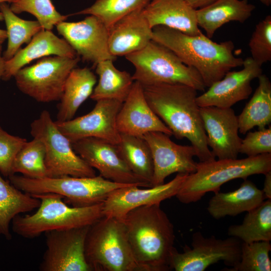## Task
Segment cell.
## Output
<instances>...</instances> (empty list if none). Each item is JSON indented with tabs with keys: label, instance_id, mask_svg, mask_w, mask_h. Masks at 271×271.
I'll use <instances>...</instances> for the list:
<instances>
[{
	"label": "cell",
	"instance_id": "1",
	"mask_svg": "<svg viewBox=\"0 0 271 271\" xmlns=\"http://www.w3.org/2000/svg\"><path fill=\"white\" fill-rule=\"evenodd\" d=\"M142 86L150 106L176 138L189 140L200 162L215 159L207 145L200 107L196 101L197 90L180 83Z\"/></svg>",
	"mask_w": 271,
	"mask_h": 271
},
{
	"label": "cell",
	"instance_id": "2",
	"mask_svg": "<svg viewBox=\"0 0 271 271\" xmlns=\"http://www.w3.org/2000/svg\"><path fill=\"white\" fill-rule=\"evenodd\" d=\"M141 271H167L174 247V226L160 204L129 211L121 220Z\"/></svg>",
	"mask_w": 271,
	"mask_h": 271
},
{
	"label": "cell",
	"instance_id": "3",
	"mask_svg": "<svg viewBox=\"0 0 271 271\" xmlns=\"http://www.w3.org/2000/svg\"><path fill=\"white\" fill-rule=\"evenodd\" d=\"M152 40L169 49L185 65L195 68L206 87L243 64V59L234 55L231 41L218 43L203 33L189 35L163 26L153 28Z\"/></svg>",
	"mask_w": 271,
	"mask_h": 271
},
{
	"label": "cell",
	"instance_id": "4",
	"mask_svg": "<svg viewBox=\"0 0 271 271\" xmlns=\"http://www.w3.org/2000/svg\"><path fill=\"white\" fill-rule=\"evenodd\" d=\"M40 200L33 214L17 215L12 220V230L27 238L43 233L90 226L104 216L103 202L91 206H70L55 193L32 195Z\"/></svg>",
	"mask_w": 271,
	"mask_h": 271
},
{
	"label": "cell",
	"instance_id": "5",
	"mask_svg": "<svg viewBox=\"0 0 271 271\" xmlns=\"http://www.w3.org/2000/svg\"><path fill=\"white\" fill-rule=\"evenodd\" d=\"M271 171V154L246 158L214 159L197 163L195 172L188 174L175 196L184 204L196 202L209 192L216 193L225 183L235 179Z\"/></svg>",
	"mask_w": 271,
	"mask_h": 271
},
{
	"label": "cell",
	"instance_id": "6",
	"mask_svg": "<svg viewBox=\"0 0 271 271\" xmlns=\"http://www.w3.org/2000/svg\"><path fill=\"white\" fill-rule=\"evenodd\" d=\"M10 182L17 189L31 195L55 193L75 207L91 206L104 202L114 190L137 185L114 182L101 176L93 177H45L32 179L13 174Z\"/></svg>",
	"mask_w": 271,
	"mask_h": 271
},
{
	"label": "cell",
	"instance_id": "7",
	"mask_svg": "<svg viewBox=\"0 0 271 271\" xmlns=\"http://www.w3.org/2000/svg\"><path fill=\"white\" fill-rule=\"evenodd\" d=\"M85 254L93 271H141L124 223L115 218L103 216L90 226Z\"/></svg>",
	"mask_w": 271,
	"mask_h": 271
},
{
	"label": "cell",
	"instance_id": "8",
	"mask_svg": "<svg viewBox=\"0 0 271 271\" xmlns=\"http://www.w3.org/2000/svg\"><path fill=\"white\" fill-rule=\"evenodd\" d=\"M125 57L134 67L133 80L142 85L180 83L201 91L206 87L195 68L184 64L171 50L153 40Z\"/></svg>",
	"mask_w": 271,
	"mask_h": 271
},
{
	"label": "cell",
	"instance_id": "9",
	"mask_svg": "<svg viewBox=\"0 0 271 271\" xmlns=\"http://www.w3.org/2000/svg\"><path fill=\"white\" fill-rule=\"evenodd\" d=\"M30 127L33 138L44 145L48 177L96 176L94 169L75 153L71 142L58 129L48 111H42Z\"/></svg>",
	"mask_w": 271,
	"mask_h": 271
},
{
	"label": "cell",
	"instance_id": "10",
	"mask_svg": "<svg viewBox=\"0 0 271 271\" xmlns=\"http://www.w3.org/2000/svg\"><path fill=\"white\" fill-rule=\"evenodd\" d=\"M79 61L77 56L42 58L17 72L14 76L17 86L22 92L38 102L60 100L67 78Z\"/></svg>",
	"mask_w": 271,
	"mask_h": 271
},
{
	"label": "cell",
	"instance_id": "11",
	"mask_svg": "<svg viewBox=\"0 0 271 271\" xmlns=\"http://www.w3.org/2000/svg\"><path fill=\"white\" fill-rule=\"evenodd\" d=\"M242 242L234 237L217 238L205 237L199 231L192 234L191 246L185 245L182 252L175 248L172 254L170 267L176 271H204L208 267L223 261L234 266L239 261Z\"/></svg>",
	"mask_w": 271,
	"mask_h": 271
},
{
	"label": "cell",
	"instance_id": "12",
	"mask_svg": "<svg viewBox=\"0 0 271 271\" xmlns=\"http://www.w3.org/2000/svg\"><path fill=\"white\" fill-rule=\"evenodd\" d=\"M90 226L46 232L47 248L39 269L93 271L85 254V240Z\"/></svg>",
	"mask_w": 271,
	"mask_h": 271
},
{
	"label": "cell",
	"instance_id": "13",
	"mask_svg": "<svg viewBox=\"0 0 271 271\" xmlns=\"http://www.w3.org/2000/svg\"><path fill=\"white\" fill-rule=\"evenodd\" d=\"M96 101L94 108L86 114L65 121H55L58 129L71 143L87 138L102 139L114 145L119 142L116 118L123 102L112 99Z\"/></svg>",
	"mask_w": 271,
	"mask_h": 271
},
{
	"label": "cell",
	"instance_id": "14",
	"mask_svg": "<svg viewBox=\"0 0 271 271\" xmlns=\"http://www.w3.org/2000/svg\"><path fill=\"white\" fill-rule=\"evenodd\" d=\"M56 26L58 33L84 61L96 65L102 61L116 59L108 48L109 29L96 16L89 15L76 22L64 21Z\"/></svg>",
	"mask_w": 271,
	"mask_h": 271
},
{
	"label": "cell",
	"instance_id": "15",
	"mask_svg": "<svg viewBox=\"0 0 271 271\" xmlns=\"http://www.w3.org/2000/svg\"><path fill=\"white\" fill-rule=\"evenodd\" d=\"M72 146L75 153L103 178L118 183L151 187L131 172L116 145L98 138H87L72 143Z\"/></svg>",
	"mask_w": 271,
	"mask_h": 271
},
{
	"label": "cell",
	"instance_id": "16",
	"mask_svg": "<svg viewBox=\"0 0 271 271\" xmlns=\"http://www.w3.org/2000/svg\"><path fill=\"white\" fill-rule=\"evenodd\" d=\"M169 135L159 131L146 133L142 137L150 149L154 173L151 187L164 183L167 177L174 173L190 174L195 172L196 156L192 146H183L172 141Z\"/></svg>",
	"mask_w": 271,
	"mask_h": 271
},
{
	"label": "cell",
	"instance_id": "17",
	"mask_svg": "<svg viewBox=\"0 0 271 271\" xmlns=\"http://www.w3.org/2000/svg\"><path fill=\"white\" fill-rule=\"evenodd\" d=\"M188 175L178 173L169 182L147 189L131 185L116 189L103 202L104 216L122 220L129 211L136 208L160 204L176 195Z\"/></svg>",
	"mask_w": 271,
	"mask_h": 271
},
{
	"label": "cell",
	"instance_id": "18",
	"mask_svg": "<svg viewBox=\"0 0 271 271\" xmlns=\"http://www.w3.org/2000/svg\"><path fill=\"white\" fill-rule=\"evenodd\" d=\"M207 143L218 159H237L242 139L238 117L231 108L200 107Z\"/></svg>",
	"mask_w": 271,
	"mask_h": 271
},
{
	"label": "cell",
	"instance_id": "19",
	"mask_svg": "<svg viewBox=\"0 0 271 271\" xmlns=\"http://www.w3.org/2000/svg\"><path fill=\"white\" fill-rule=\"evenodd\" d=\"M242 66L240 70L228 71L208 90L197 96L196 101L199 107L230 108L248 98L252 91L251 81L258 78L262 70L251 57L243 60Z\"/></svg>",
	"mask_w": 271,
	"mask_h": 271
},
{
	"label": "cell",
	"instance_id": "20",
	"mask_svg": "<svg viewBox=\"0 0 271 271\" xmlns=\"http://www.w3.org/2000/svg\"><path fill=\"white\" fill-rule=\"evenodd\" d=\"M116 126L120 134L137 137L154 131L173 135L150 106L142 84L136 81L117 114Z\"/></svg>",
	"mask_w": 271,
	"mask_h": 271
},
{
	"label": "cell",
	"instance_id": "21",
	"mask_svg": "<svg viewBox=\"0 0 271 271\" xmlns=\"http://www.w3.org/2000/svg\"><path fill=\"white\" fill-rule=\"evenodd\" d=\"M153 29L143 13L134 11L109 29L108 48L114 56H125L145 48L152 40Z\"/></svg>",
	"mask_w": 271,
	"mask_h": 271
},
{
	"label": "cell",
	"instance_id": "22",
	"mask_svg": "<svg viewBox=\"0 0 271 271\" xmlns=\"http://www.w3.org/2000/svg\"><path fill=\"white\" fill-rule=\"evenodd\" d=\"M143 13L152 29L163 26L189 35L202 33L197 24L196 9L186 0H151Z\"/></svg>",
	"mask_w": 271,
	"mask_h": 271
},
{
	"label": "cell",
	"instance_id": "23",
	"mask_svg": "<svg viewBox=\"0 0 271 271\" xmlns=\"http://www.w3.org/2000/svg\"><path fill=\"white\" fill-rule=\"evenodd\" d=\"M74 58L77 54L64 39L57 37L51 30L42 29L36 34L27 46L19 51L11 59L6 61L2 79L8 80L31 62L50 56Z\"/></svg>",
	"mask_w": 271,
	"mask_h": 271
},
{
	"label": "cell",
	"instance_id": "24",
	"mask_svg": "<svg viewBox=\"0 0 271 271\" xmlns=\"http://www.w3.org/2000/svg\"><path fill=\"white\" fill-rule=\"evenodd\" d=\"M265 199L262 190L246 179L234 191L215 193L208 202L207 210L215 219L227 216L234 217L256 208Z\"/></svg>",
	"mask_w": 271,
	"mask_h": 271
},
{
	"label": "cell",
	"instance_id": "25",
	"mask_svg": "<svg viewBox=\"0 0 271 271\" xmlns=\"http://www.w3.org/2000/svg\"><path fill=\"white\" fill-rule=\"evenodd\" d=\"M255 8L248 0H216L196 9L197 24L205 31L206 36L211 38L216 31L225 24L231 21L244 23Z\"/></svg>",
	"mask_w": 271,
	"mask_h": 271
},
{
	"label": "cell",
	"instance_id": "26",
	"mask_svg": "<svg viewBox=\"0 0 271 271\" xmlns=\"http://www.w3.org/2000/svg\"><path fill=\"white\" fill-rule=\"evenodd\" d=\"M96 76L88 68H74L66 80L58 105L57 120L63 122L72 119L81 104L92 94Z\"/></svg>",
	"mask_w": 271,
	"mask_h": 271
},
{
	"label": "cell",
	"instance_id": "27",
	"mask_svg": "<svg viewBox=\"0 0 271 271\" xmlns=\"http://www.w3.org/2000/svg\"><path fill=\"white\" fill-rule=\"evenodd\" d=\"M40 200L15 187L0 175V235L10 239V223L17 215L37 209Z\"/></svg>",
	"mask_w": 271,
	"mask_h": 271
},
{
	"label": "cell",
	"instance_id": "28",
	"mask_svg": "<svg viewBox=\"0 0 271 271\" xmlns=\"http://www.w3.org/2000/svg\"><path fill=\"white\" fill-rule=\"evenodd\" d=\"M253 96L238 116L239 131L245 134L255 126L265 128L271 122V83L261 74Z\"/></svg>",
	"mask_w": 271,
	"mask_h": 271
},
{
	"label": "cell",
	"instance_id": "29",
	"mask_svg": "<svg viewBox=\"0 0 271 271\" xmlns=\"http://www.w3.org/2000/svg\"><path fill=\"white\" fill-rule=\"evenodd\" d=\"M113 62L106 60L95 65L99 81L90 97L92 100L112 99L123 102L127 97L134 81L128 72L117 69Z\"/></svg>",
	"mask_w": 271,
	"mask_h": 271
},
{
	"label": "cell",
	"instance_id": "30",
	"mask_svg": "<svg viewBox=\"0 0 271 271\" xmlns=\"http://www.w3.org/2000/svg\"><path fill=\"white\" fill-rule=\"evenodd\" d=\"M227 234L245 243L270 241L271 199L264 200L259 206L247 212L241 224L228 227Z\"/></svg>",
	"mask_w": 271,
	"mask_h": 271
},
{
	"label": "cell",
	"instance_id": "31",
	"mask_svg": "<svg viewBox=\"0 0 271 271\" xmlns=\"http://www.w3.org/2000/svg\"><path fill=\"white\" fill-rule=\"evenodd\" d=\"M119 153L131 172L151 187L153 162L149 146L143 137L120 134Z\"/></svg>",
	"mask_w": 271,
	"mask_h": 271
},
{
	"label": "cell",
	"instance_id": "32",
	"mask_svg": "<svg viewBox=\"0 0 271 271\" xmlns=\"http://www.w3.org/2000/svg\"><path fill=\"white\" fill-rule=\"evenodd\" d=\"M7 28V48L3 55L6 61L13 58L24 44H28L33 37L43 29L38 21L26 20L18 17L7 3L0 4Z\"/></svg>",
	"mask_w": 271,
	"mask_h": 271
},
{
	"label": "cell",
	"instance_id": "33",
	"mask_svg": "<svg viewBox=\"0 0 271 271\" xmlns=\"http://www.w3.org/2000/svg\"><path fill=\"white\" fill-rule=\"evenodd\" d=\"M45 150L39 140L27 142L17 155L12 167L13 174L20 173L32 179L48 177L45 165Z\"/></svg>",
	"mask_w": 271,
	"mask_h": 271
},
{
	"label": "cell",
	"instance_id": "34",
	"mask_svg": "<svg viewBox=\"0 0 271 271\" xmlns=\"http://www.w3.org/2000/svg\"><path fill=\"white\" fill-rule=\"evenodd\" d=\"M151 0H96L89 7L75 15H93L109 29L116 21L129 14L143 9Z\"/></svg>",
	"mask_w": 271,
	"mask_h": 271
},
{
	"label": "cell",
	"instance_id": "35",
	"mask_svg": "<svg viewBox=\"0 0 271 271\" xmlns=\"http://www.w3.org/2000/svg\"><path fill=\"white\" fill-rule=\"evenodd\" d=\"M16 14L27 12L34 16L42 28L52 30L54 26L65 21L69 15L59 13L51 0H12L9 4Z\"/></svg>",
	"mask_w": 271,
	"mask_h": 271
},
{
	"label": "cell",
	"instance_id": "36",
	"mask_svg": "<svg viewBox=\"0 0 271 271\" xmlns=\"http://www.w3.org/2000/svg\"><path fill=\"white\" fill-rule=\"evenodd\" d=\"M271 244L269 241L241 243L239 262L228 270L270 271L271 260L269 252Z\"/></svg>",
	"mask_w": 271,
	"mask_h": 271
},
{
	"label": "cell",
	"instance_id": "37",
	"mask_svg": "<svg viewBox=\"0 0 271 271\" xmlns=\"http://www.w3.org/2000/svg\"><path fill=\"white\" fill-rule=\"evenodd\" d=\"M248 46L251 58L260 66L271 60V16L267 15L255 26Z\"/></svg>",
	"mask_w": 271,
	"mask_h": 271
},
{
	"label": "cell",
	"instance_id": "38",
	"mask_svg": "<svg viewBox=\"0 0 271 271\" xmlns=\"http://www.w3.org/2000/svg\"><path fill=\"white\" fill-rule=\"evenodd\" d=\"M27 142L25 138L9 134L0 126V172L4 177L13 175L14 160Z\"/></svg>",
	"mask_w": 271,
	"mask_h": 271
},
{
	"label": "cell",
	"instance_id": "39",
	"mask_svg": "<svg viewBox=\"0 0 271 271\" xmlns=\"http://www.w3.org/2000/svg\"><path fill=\"white\" fill-rule=\"evenodd\" d=\"M239 153L245 154L247 157L271 154L270 125L268 128L248 132L245 138L241 140Z\"/></svg>",
	"mask_w": 271,
	"mask_h": 271
},
{
	"label": "cell",
	"instance_id": "40",
	"mask_svg": "<svg viewBox=\"0 0 271 271\" xmlns=\"http://www.w3.org/2000/svg\"><path fill=\"white\" fill-rule=\"evenodd\" d=\"M263 189L261 190L264 196L266 199H271V171L264 174Z\"/></svg>",
	"mask_w": 271,
	"mask_h": 271
},
{
	"label": "cell",
	"instance_id": "41",
	"mask_svg": "<svg viewBox=\"0 0 271 271\" xmlns=\"http://www.w3.org/2000/svg\"><path fill=\"white\" fill-rule=\"evenodd\" d=\"M195 9H199L213 3L216 0H186Z\"/></svg>",
	"mask_w": 271,
	"mask_h": 271
},
{
	"label": "cell",
	"instance_id": "42",
	"mask_svg": "<svg viewBox=\"0 0 271 271\" xmlns=\"http://www.w3.org/2000/svg\"><path fill=\"white\" fill-rule=\"evenodd\" d=\"M6 60L2 54V45L0 44V79H2L5 72Z\"/></svg>",
	"mask_w": 271,
	"mask_h": 271
},
{
	"label": "cell",
	"instance_id": "43",
	"mask_svg": "<svg viewBox=\"0 0 271 271\" xmlns=\"http://www.w3.org/2000/svg\"><path fill=\"white\" fill-rule=\"evenodd\" d=\"M4 20L3 15L0 11V21ZM7 39L6 30L0 29V44L2 45Z\"/></svg>",
	"mask_w": 271,
	"mask_h": 271
},
{
	"label": "cell",
	"instance_id": "44",
	"mask_svg": "<svg viewBox=\"0 0 271 271\" xmlns=\"http://www.w3.org/2000/svg\"><path fill=\"white\" fill-rule=\"evenodd\" d=\"M260 2L262 3L263 5H265L267 7H268L271 4V0H259Z\"/></svg>",
	"mask_w": 271,
	"mask_h": 271
},
{
	"label": "cell",
	"instance_id": "45",
	"mask_svg": "<svg viewBox=\"0 0 271 271\" xmlns=\"http://www.w3.org/2000/svg\"><path fill=\"white\" fill-rule=\"evenodd\" d=\"M12 1V0H0V4L3 3H9L10 4Z\"/></svg>",
	"mask_w": 271,
	"mask_h": 271
}]
</instances>
